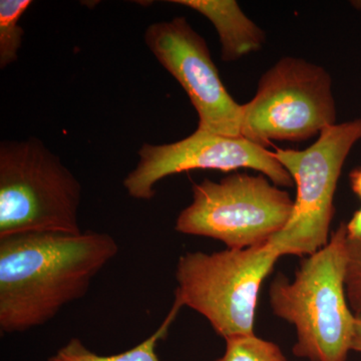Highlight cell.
Returning <instances> with one entry per match:
<instances>
[{
  "label": "cell",
  "mask_w": 361,
  "mask_h": 361,
  "mask_svg": "<svg viewBox=\"0 0 361 361\" xmlns=\"http://www.w3.org/2000/svg\"><path fill=\"white\" fill-rule=\"evenodd\" d=\"M360 140L361 118H356L327 128L303 151L273 152L297 188L290 221L268 242L280 257L312 255L329 243L339 176L351 149Z\"/></svg>",
  "instance_id": "8992f818"
},
{
  "label": "cell",
  "mask_w": 361,
  "mask_h": 361,
  "mask_svg": "<svg viewBox=\"0 0 361 361\" xmlns=\"http://www.w3.org/2000/svg\"><path fill=\"white\" fill-rule=\"evenodd\" d=\"M351 350L361 353V316H356L355 336H353Z\"/></svg>",
  "instance_id": "e0dca14e"
},
{
  "label": "cell",
  "mask_w": 361,
  "mask_h": 361,
  "mask_svg": "<svg viewBox=\"0 0 361 361\" xmlns=\"http://www.w3.org/2000/svg\"><path fill=\"white\" fill-rule=\"evenodd\" d=\"M224 355L215 361H288L274 342L253 336L227 339Z\"/></svg>",
  "instance_id": "4fadbf2b"
},
{
  "label": "cell",
  "mask_w": 361,
  "mask_h": 361,
  "mask_svg": "<svg viewBox=\"0 0 361 361\" xmlns=\"http://www.w3.org/2000/svg\"><path fill=\"white\" fill-rule=\"evenodd\" d=\"M349 180H350V186L353 193L361 200V167L356 168L350 173Z\"/></svg>",
  "instance_id": "2e32d148"
},
{
  "label": "cell",
  "mask_w": 361,
  "mask_h": 361,
  "mask_svg": "<svg viewBox=\"0 0 361 361\" xmlns=\"http://www.w3.org/2000/svg\"><path fill=\"white\" fill-rule=\"evenodd\" d=\"M110 234L28 233L0 238V330L42 326L85 296L92 279L116 257Z\"/></svg>",
  "instance_id": "6da1fadb"
},
{
  "label": "cell",
  "mask_w": 361,
  "mask_h": 361,
  "mask_svg": "<svg viewBox=\"0 0 361 361\" xmlns=\"http://www.w3.org/2000/svg\"><path fill=\"white\" fill-rule=\"evenodd\" d=\"M348 233L342 223L329 243L307 256L294 279L279 275L270 285L271 310L293 325V355L310 361H346L355 336L356 316L345 291Z\"/></svg>",
  "instance_id": "7a4b0ae2"
},
{
  "label": "cell",
  "mask_w": 361,
  "mask_h": 361,
  "mask_svg": "<svg viewBox=\"0 0 361 361\" xmlns=\"http://www.w3.org/2000/svg\"><path fill=\"white\" fill-rule=\"evenodd\" d=\"M271 244L187 252L176 269L175 300L200 313L225 341L253 336L261 286L278 259Z\"/></svg>",
  "instance_id": "277c9868"
},
{
  "label": "cell",
  "mask_w": 361,
  "mask_h": 361,
  "mask_svg": "<svg viewBox=\"0 0 361 361\" xmlns=\"http://www.w3.org/2000/svg\"><path fill=\"white\" fill-rule=\"evenodd\" d=\"M180 308V304L174 299L172 308L159 329L148 338L125 353L114 355H99L85 348L80 339L71 338L65 346L56 351V355L49 357V361H160L157 355V346L159 342L168 336L169 329Z\"/></svg>",
  "instance_id": "8fae6325"
},
{
  "label": "cell",
  "mask_w": 361,
  "mask_h": 361,
  "mask_svg": "<svg viewBox=\"0 0 361 361\" xmlns=\"http://www.w3.org/2000/svg\"><path fill=\"white\" fill-rule=\"evenodd\" d=\"M145 42L186 92L198 113L197 130L242 137V104L226 90L205 39L186 18L153 23L147 28Z\"/></svg>",
  "instance_id": "9c48e42d"
},
{
  "label": "cell",
  "mask_w": 361,
  "mask_h": 361,
  "mask_svg": "<svg viewBox=\"0 0 361 361\" xmlns=\"http://www.w3.org/2000/svg\"><path fill=\"white\" fill-rule=\"evenodd\" d=\"M288 192L266 176L234 173L193 185V202L178 216L180 234L206 237L227 249L264 245L286 227L293 213Z\"/></svg>",
  "instance_id": "5b68a950"
},
{
  "label": "cell",
  "mask_w": 361,
  "mask_h": 361,
  "mask_svg": "<svg viewBox=\"0 0 361 361\" xmlns=\"http://www.w3.org/2000/svg\"><path fill=\"white\" fill-rule=\"evenodd\" d=\"M246 168L258 171L278 187H292L294 180L273 152L243 137H228L196 130L180 141L165 145L144 144L139 163L123 184L137 200L149 201L155 186L169 176L191 170L231 172Z\"/></svg>",
  "instance_id": "ba28073f"
},
{
  "label": "cell",
  "mask_w": 361,
  "mask_h": 361,
  "mask_svg": "<svg viewBox=\"0 0 361 361\" xmlns=\"http://www.w3.org/2000/svg\"><path fill=\"white\" fill-rule=\"evenodd\" d=\"M345 291L351 310L361 316V239H348Z\"/></svg>",
  "instance_id": "5bb4252c"
},
{
  "label": "cell",
  "mask_w": 361,
  "mask_h": 361,
  "mask_svg": "<svg viewBox=\"0 0 361 361\" xmlns=\"http://www.w3.org/2000/svg\"><path fill=\"white\" fill-rule=\"evenodd\" d=\"M346 233L348 240L361 239V208L353 214V218L346 224Z\"/></svg>",
  "instance_id": "9a60e30c"
},
{
  "label": "cell",
  "mask_w": 361,
  "mask_h": 361,
  "mask_svg": "<svg viewBox=\"0 0 361 361\" xmlns=\"http://www.w3.org/2000/svg\"><path fill=\"white\" fill-rule=\"evenodd\" d=\"M82 186L44 142H0V238L28 233L80 234Z\"/></svg>",
  "instance_id": "3957f363"
},
{
  "label": "cell",
  "mask_w": 361,
  "mask_h": 361,
  "mask_svg": "<svg viewBox=\"0 0 361 361\" xmlns=\"http://www.w3.org/2000/svg\"><path fill=\"white\" fill-rule=\"evenodd\" d=\"M30 0H1L0 1V68L4 70L18 59L25 30L20 21Z\"/></svg>",
  "instance_id": "7c38bea8"
},
{
  "label": "cell",
  "mask_w": 361,
  "mask_h": 361,
  "mask_svg": "<svg viewBox=\"0 0 361 361\" xmlns=\"http://www.w3.org/2000/svg\"><path fill=\"white\" fill-rule=\"evenodd\" d=\"M203 14L217 30L221 42V58L234 61L258 51L265 42V33L247 18L234 0H173Z\"/></svg>",
  "instance_id": "30bf717a"
},
{
  "label": "cell",
  "mask_w": 361,
  "mask_h": 361,
  "mask_svg": "<svg viewBox=\"0 0 361 361\" xmlns=\"http://www.w3.org/2000/svg\"><path fill=\"white\" fill-rule=\"evenodd\" d=\"M242 108V137L264 148L273 141H306L336 121L329 73L301 59H280Z\"/></svg>",
  "instance_id": "52a82bcc"
}]
</instances>
